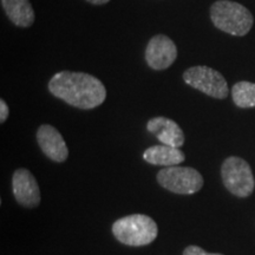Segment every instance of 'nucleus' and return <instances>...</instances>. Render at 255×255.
I'll list each match as a JSON object with an SVG mask.
<instances>
[{
  "instance_id": "f257e3e1",
  "label": "nucleus",
  "mask_w": 255,
  "mask_h": 255,
  "mask_svg": "<svg viewBox=\"0 0 255 255\" xmlns=\"http://www.w3.org/2000/svg\"><path fill=\"white\" fill-rule=\"evenodd\" d=\"M49 91L55 97L82 110L95 109L107 98V89L103 83L84 72L56 73L49 82Z\"/></svg>"
},
{
  "instance_id": "f03ea898",
  "label": "nucleus",
  "mask_w": 255,
  "mask_h": 255,
  "mask_svg": "<svg viewBox=\"0 0 255 255\" xmlns=\"http://www.w3.org/2000/svg\"><path fill=\"white\" fill-rule=\"evenodd\" d=\"M210 19L219 30L238 37L247 34L254 24L250 9L231 0L215 1L210 7Z\"/></svg>"
},
{
  "instance_id": "7ed1b4c3",
  "label": "nucleus",
  "mask_w": 255,
  "mask_h": 255,
  "mask_svg": "<svg viewBox=\"0 0 255 255\" xmlns=\"http://www.w3.org/2000/svg\"><path fill=\"white\" fill-rule=\"evenodd\" d=\"M157 233L156 222L150 216L143 214L124 216L113 225L114 237L127 246H146L155 240Z\"/></svg>"
},
{
  "instance_id": "20e7f679",
  "label": "nucleus",
  "mask_w": 255,
  "mask_h": 255,
  "mask_svg": "<svg viewBox=\"0 0 255 255\" xmlns=\"http://www.w3.org/2000/svg\"><path fill=\"white\" fill-rule=\"evenodd\" d=\"M223 184L229 193L238 197H248L255 188V180L251 165L244 158L231 156L226 158L221 167Z\"/></svg>"
},
{
  "instance_id": "39448f33",
  "label": "nucleus",
  "mask_w": 255,
  "mask_h": 255,
  "mask_svg": "<svg viewBox=\"0 0 255 255\" xmlns=\"http://www.w3.org/2000/svg\"><path fill=\"white\" fill-rule=\"evenodd\" d=\"M157 182L164 189L180 195H191L203 187L202 175L190 167H165L158 171Z\"/></svg>"
},
{
  "instance_id": "423d86ee",
  "label": "nucleus",
  "mask_w": 255,
  "mask_h": 255,
  "mask_svg": "<svg viewBox=\"0 0 255 255\" xmlns=\"http://www.w3.org/2000/svg\"><path fill=\"white\" fill-rule=\"evenodd\" d=\"M183 81L191 88L218 100H225L229 94L227 81L216 70L206 65L193 66L183 73Z\"/></svg>"
},
{
  "instance_id": "0eeeda50",
  "label": "nucleus",
  "mask_w": 255,
  "mask_h": 255,
  "mask_svg": "<svg viewBox=\"0 0 255 255\" xmlns=\"http://www.w3.org/2000/svg\"><path fill=\"white\" fill-rule=\"evenodd\" d=\"M177 58V47L170 38L157 34L149 40L145 49V62L152 70L170 68Z\"/></svg>"
},
{
  "instance_id": "6e6552de",
  "label": "nucleus",
  "mask_w": 255,
  "mask_h": 255,
  "mask_svg": "<svg viewBox=\"0 0 255 255\" xmlns=\"http://www.w3.org/2000/svg\"><path fill=\"white\" fill-rule=\"evenodd\" d=\"M12 191L19 205L34 208L40 203V190L36 177L25 168L17 169L12 176Z\"/></svg>"
},
{
  "instance_id": "1a4fd4ad",
  "label": "nucleus",
  "mask_w": 255,
  "mask_h": 255,
  "mask_svg": "<svg viewBox=\"0 0 255 255\" xmlns=\"http://www.w3.org/2000/svg\"><path fill=\"white\" fill-rule=\"evenodd\" d=\"M37 142L41 151L52 161L65 162L69 156V149L62 133L50 124H43L37 131Z\"/></svg>"
},
{
  "instance_id": "9d476101",
  "label": "nucleus",
  "mask_w": 255,
  "mask_h": 255,
  "mask_svg": "<svg viewBox=\"0 0 255 255\" xmlns=\"http://www.w3.org/2000/svg\"><path fill=\"white\" fill-rule=\"evenodd\" d=\"M146 130L156 136L162 144L181 148L184 144V133L175 121L167 117H154L146 123Z\"/></svg>"
},
{
  "instance_id": "9b49d317",
  "label": "nucleus",
  "mask_w": 255,
  "mask_h": 255,
  "mask_svg": "<svg viewBox=\"0 0 255 255\" xmlns=\"http://www.w3.org/2000/svg\"><path fill=\"white\" fill-rule=\"evenodd\" d=\"M143 158L148 163L154 165H164L174 167L178 165L186 159V155L178 148L170 145H154L143 152Z\"/></svg>"
},
{
  "instance_id": "f8f14e48",
  "label": "nucleus",
  "mask_w": 255,
  "mask_h": 255,
  "mask_svg": "<svg viewBox=\"0 0 255 255\" xmlns=\"http://www.w3.org/2000/svg\"><path fill=\"white\" fill-rule=\"evenodd\" d=\"M1 6L15 26L26 28L34 23L36 15L30 0H1Z\"/></svg>"
},
{
  "instance_id": "ddd939ff",
  "label": "nucleus",
  "mask_w": 255,
  "mask_h": 255,
  "mask_svg": "<svg viewBox=\"0 0 255 255\" xmlns=\"http://www.w3.org/2000/svg\"><path fill=\"white\" fill-rule=\"evenodd\" d=\"M232 97L239 108H255V83L238 82L232 89Z\"/></svg>"
},
{
  "instance_id": "4468645a",
  "label": "nucleus",
  "mask_w": 255,
  "mask_h": 255,
  "mask_svg": "<svg viewBox=\"0 0 255 255\" xmlns=\"http://www.w3.org/2000/svg\"><path fill=\"white\" fill-rule=\"evenodd\" d=\"M183 255H223L219 253H207L205 250L199 246H188L183 251Z\"/></svg>"
},
{
  "instance_id": "2eb2a0df",
  "label": "nucleus",
  "mask_w": 255,
  "mask_h": 255,
  "mask_svg": "<svg viewBox=\"0 0 255 255\" xmlns=\"http://www.w3.org/2000/svg\"><path fill=\"white\" fill-rule=\"evenodd\" d=\"M9 114L8 107L4 100H0V122L4 123L7 120Z\"/></svg>"
},
{
  "instance_id": "dca6fc26",
  "label": "nucleus",
  "mask_w": 255,
  "mask_h": 255,
  "mask_svg": "<svg viewBox=\"0 0 255 255\" xmlns=\"http://www.w3.org/2000/svg\"><path fill=\"white\" fill-rule=\"evenodd\" d=\"M87 1L94 5H104L107 4V2H109L110 0H87Z\"/></svg>"
}]
</instances>
